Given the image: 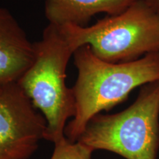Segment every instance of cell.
<instances>
[{
    "mask_svg": "<svg viewBox=\"0 0 159 159\" xmlns=\"http://www.w3.org/2000/svg\"><path fill=\"white\" fill-rule=\"evenodd\" d=\"M75 50L61 27L49 24L42 39L34 43V59L17 81L47 122L44 139L53 144L65 136L66 122L76 112L72 89L66 84V71Z\"/></svg>",
    "mask_w": 159,
    "mask_h": 159,
    "instance_id": "cell-2",
    "label": "cell"
},
{
    "mask_svg": "<svg viewBox=\"0 0 159 159\" xmlns=\"http://www.w3.org/2000/svg\"><path fill=\"white\" fill-rule=\"evenodd\" d=\"M136 0H45V16L49 24L85 27L98 13L119 14Z\"/></svg>",
    "mask_w": 159,
    "mask_h": 159,
    "instance_id": "cell-7",
    "label": "cell"
},
{
    "mask_svg": "<svg viewBox=\"0 0 159 159\" xmlns=\"http://www.w3.org/2000/svg\"><path fill=\"white\" fill-rule=\"evenodd\" d=\"M77 142L125 159H156L159 151V80L141 87L128 108L113 114H97Z\"/></svg>",
    "mask_w": 159,
    "mask_h": 159,
    "instance_id": "cell-3",
    "label": "cell"
},
{
    "mask_svg": "<svg viewBox=\"0 0 159 159\" xmlns=\"http://www.w3.org/2000/svg\"><path fill=\"white\" fill-rule=\"evenodd\" d=\"M147 3L159 13V0H145Z\"/></svg>",
    "mask_w": 159,
    "mask_h": 159,
    "instance_id": "cell-9",
    "label": "cell"
},
{
    "mask_svg": "<svg viewBox=\"0 0 159 159\" xmlns=\"http://www.w3.org/2000/svg\"><path fill=\"white\" fill-rule=\"evenodd\" d=\"M33 59L34 43L11 11L0 7V87L17 82Z\"/></svg>",
    "mask_w": 159,
    "mask_h": 159,
    "instance_id": "cell-6",
    "label": "cell"
},
{
    "mask_svg": "<svg viewBox=\"0 0 159 159\" xmlns=\"http://www.w3.org/2000/svg\"><path fill=\"white\" fill-rule=\"evenodd\" d=\"M46 128L45 118L17 82L0 87V159H29Z\"/></svg>",
    "mask_w": 159,
    "mask_h": 159,
    "instance_id": "cell-5",
    "label": "cell"
},
{
    "mask_svg": "<svg viewBox=\"0 0 159 159\" xmlns=\"http://www.w3.org/2000/svg\"><path fill=\"white\" fill-rule=\"evenodd\" d=\"M60 27L75 51L88 45L106 62H128L159 52V13L145 0H136L122 13L90 27L69 24Z\"/></svg>",
    "mask_w": 159,
    "mask_h": 159,
    "instance_id": "cell-4",
    "label": "cell"
},
{
    "mask_svg": "<svg viewBox=\"0 0 159 159\" xmlns=\"http://www.w3.org/2000/svg\"><path fill=\"white\" fill-rule=\"evenodd\" d=\"M73 55L78 72L71 88L76 112L65 128V136L71 142H77L93 117L124 102L134 89L159 80V52L128 62L109 63L85 45Z\"/></svg>",
    "mask_w": 159,
    "mask_h": 159,
    "instance_id": "cell-1",
    "label": "cell"
},
{
    "mask_svg": "<svg viewBox=\"0 0 159 159\" xmlns=\"http://www.w3.org/2000/svg\"><path fill=\"white\" fill-rule=\"evenodd\" d=\"M50 159H92V149L78 142H71L66 137L54 144Z\"/></svg>",
    "mask_w": 159,
    "mask_h": 159,
    "instance_id": "cell-8",
    "label": "cell"
}]
</instances>
